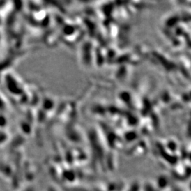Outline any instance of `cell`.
Segmentation results:
<instances>
[{
  "label": "cell",
  "mask_w": 191,
  "mask_h": 191,
  "mask_svg": "<svg viewBox=\"0 0 191 191\" xmlns=\"http://www.w3.org/2000/svg\"><path fill=\"white\" fill-rule=\"evenodd\" d=\"M0 42H1V35H0Z\"/></svg>",
  "instance_id": "obj_1"
}]
</instances>
